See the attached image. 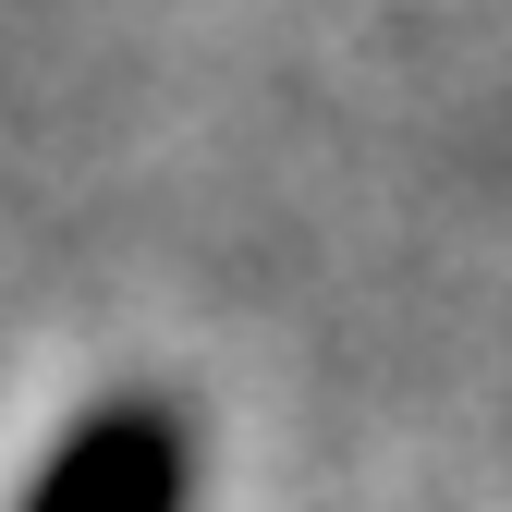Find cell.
<instances>
[{
    "label": "cell",
    "instance_id": "obj_1",
    "mask_svg": "<svg viewBox=\"0 0 512 512\" xmlns=\"http://www.w3.org/2000/svg\"><path fill=\"white\" fill-rule=\"evenodd\" d=\"M183 500H196V439L171 403H98L25 488V512H183Z\"/></svg>",
    "mask_w": 512,
    "mask_h": 512
}]
</instances>
